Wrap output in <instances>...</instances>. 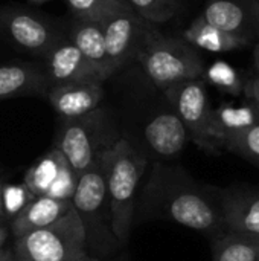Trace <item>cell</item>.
<instances>
[{
    "label": "cell",
    "mask_w": 259,
    "mask_h": 261,
    "mask_svg": "<svg viewBox=\"0 0 259 261\" xmlns=\"http://www.w3.org/2000/svg\"><path fill=\"white\" fill-rule=\"evenodd\" d=\"M143 211L215 239L226 234L221 188L197 182L179 165L154 164L143 191Z\"/></svg>",
    "instance_id": "6da1fadb"
},
{
    "label": "cell",
    "mask_w": 259,
    "mask_h": 261,
    "mask_svg": "<svg viewBox=\"0 0 259 261\" xmlns=\"http://www.w3.org/2000/svg\"><path fill=\"white\" fill-rule=\"evenodd\" d=\"M102 161L111 231L116 240L125 245L134 216L136 190L148 165L147 158L140 150L134 148L128 139L119 138L114 145L104 153Z\"/></svg>",
    "instance_id": "7a4b0ae2"
},
{
    "label": "cell",
    "mask_w": 259,
    "mask_h": 261,
    "mask_svg": "<svg viewBox=\"0 0 259 261\" xmlns=\"http://www.w3.org/2000/svg\"><path fill=\"white\" fill-rule=\"evenodd\" d=\"M136 60L162 92L183 81L203 80L206 69L200 52L194 46L183 38L166 37L151 23L142 32Z\"/></svg>",
    "instance_id": "3957f363"
},
{
    "label": "cell",
    "mask_w": 259,
    "mask_h": 261,
    "mask_svg": "<svg viewBox=\"0 0 259 261\" xmlns=\"http://www.w3.org/2000/svg\"><path fill=\"white\" fill-rule=\"evenodd\" d=\"M119 138L110 113L98 107L84 116L63 119L55 147L78 177L96 165Z\"/></svg>",
    "instance_id": "277c9868"
},
{
    "label": "cell",
    "mask_w": 259,
    "mask_h": 261,
    "mask_svg": "<svg viewBox=\"0 0 259 261\" xmlns=\"http://www.w3.org/2000/svg\"><path fill=\"white\" fill-rule=\"evenodd\" d=\"M72 205L85 232L87 254L89 249L101 254H108L111 243L118 240L111 231L102 159L76 177Z\"/></svg>",
    "instance_id": "5b68a950"
},
{
    "label": "cell",
    "mask_w": 259,
    "mask_h": 261,
    "mask_svg": "<svg viewBox=\"0 0 259 261\" xmlns=\"http://www.w3.org/2000/svg\"><path fill=\"white\" fill-rule=\"evenodd\" d=\"M87 254L85 232L72 206L61 219L17 239L15 261H69Z\"/></svg>",
    "instance_id": "8992f818"
},
{
    "label": "cell",
    "mask_w": 259,
    "mask_h": 261,
    "mask_svg": "<svg viewBox=\"0 0 259 261\" xmlns=\"http://www.w3.org/2000/svg\"><path fill=\"white\" fill-rule=\"evenodd\" d=\"M163 93L186 127L189 141L205 153H221L206 83L203 80H189L165 89Z\"/></svg>",
    "instance_id": "52a82bcc"
},
{
    "label": "cell",
    "mask_w": 259,
    "mask_h": 261,
    "mask_svg": "<svg viewBox=\"0 0 259 261\" xmlns=\"http://www.w3.org/2000/svg\"><path fill=\"white\" fill-rule=\"evenodd\" d=\"M0 31L12 44L38 57H44L63 37L50 21L17 6L0 9Z\"/></svg>",
    "instance_id": "ba28073f"
},
{
    "label": "cell",
    "mask_w": 259,
    "mask_h": 261,
    "mask_svg": "<svg viewBox=\"0 0 259 261\" xmlns=\"http://www.w3.org/2000/svg\"><path fill=\"white\" fill-rule=\"evenodd\" d=\"M23 184L34 197L50 196L72 200L76 176L70 170L63 153L53 145L52 150L26 171Z\"/></svg>",
    "instance_id": "9c48e42d"
},
{
    "label": "cell",
    "mask_w": 259,
    "mask_h": 261,
    "mask_svg": "<svg viewBox=\"0 0 259 261\" xmlns=\"http://www.w3.org/2000/svg\"><path fill=\"white\" fill-rule=\"evenodd\" d=\"M147 24L148 21L133 11L121 12L102 23L105 60L111 76L136 57V49Z\"/></svg>",
    "instance_id": "30bf717a"
},
{
    "label": "cell",
    "mask_w": 259,
    "mask_h": 261,
    "mask_svg": "<svg viewBox=\"0 0 259 261\" xmlns=\"http://www.w3.org/2000/svg\"><path fill=\"white\" fill-rule=\"evenodd\" d=\"M224 231L259 239V187L235 184L221 188Z\"/></svg>",
    "instance_id": "8fae6325"
},
{
    "label": "cell",
    "mask_w": 259,
    "mask_h": 261,
    "mask_svg": "<svg viewBox=\"0 0 259 261\" xmlns=\"http://www.w3.org/2000/svg\"><path fill=\"white\" fill-rule=\"evenodd\" d=\"M44 73L49 86H63L79 81H99L102 83L90 63L84 58L79 49L72 43L67 35H63L44 54Z\"/></svg>",
    "instance_id": "7c38bea8"
},
{
    "label": "cell",
    "mask_w": 259,
    "mask_h": 261,
    "mask_svg": "<svg viewBox=\"0 0 259 261\" xmlns=\"http://www.w3.org/2000/svg\"><path fill=\"white\" fill-rule=\"evenodd\" d=\"M47 98L61 119H75L98 109L104 99V87L99 81H79L53 86Z\"/></svg>",
    "instance_id": "4fadbf2b"
},
{
    "label": "cell",
    "mask_w": 259,
    "mask_h": 261,
    "mask_svg": "<svg viewBox=\"0 0 259 261\" xmlns=\"http://www.w3.org/2000/svg\"><path fill=\"white\" fill-rule=\"evenodd\" d=\"M145 141L150 148L165 159L177 158L189 142V135L177 113L162 112L145 125Z\"/></svg>",
    "instance_id": "5bb4252c"
},
{
    "label": "cell",
    "mask_w": 259,
    "mask_h": 261,
    "mask_svg": "<svg viewBox=\"0 0 259 261\" xmlns=\"http://www.w3.org/2000/svg\"><path fill=\"white\" fill-rule=\"evenodd\" d=\"M72 200L55 199L50 196L34 197L32 202L26 203L12 219L11 228L15 239L52 225L72 210Z\"/></svg>",
    "instance_id": "9a60e30c"
},
{
    "label": "cell",
    "mask_w": 259,
    "mask_h": 261,
    "mask_svg": "<svg viewBox=\"0 0 259 261\" xmlns=\"http://www.w3.org/2000/svg\"><path fill=\"white\" fill-rule=\"evenodd\" d=\"M50 89L41 67L31 63H9L0 66V101L8 98L43 95Z\"/></svg>",
    "instance_id": "2e32d148"
},
{
    "label": "cell",
    "mask_w": 259,
    "mask_h": 261,
    "mask_svg": "<svg viewBox=\"0 0 259 261\" xmlns=\"http://www.w3.org/2000/svg\"><path fill=\"white\" fill-rule=\"evenodd\" d=\"M67 37L79 49L84 58L90 63V66L95 69L98 78L102 83L111 76L105 60L102 23L75 18L70 24V31Z\"/></svg>",
    "instance_id": "e0dca14e"
},
{
    "label": "cell",
    "mask_w": 259,
    "mask_h": 261,
    "mask_svg": "<svg viewBox=\"0 0 259 261\" xmlns=\"http://www.w3.org/2000/svg\"><path fill=\"white\" fill-rule=\"evenodd\" d=\"M198 18L224 32L244 35L247 38L255 35L250 14L243 2L211 0Z\"/></svg>",
    "instance_id": "ac0fdd59"
},
{
    "label": "cell",
    "mask_w": 259,
    "mask_h": 261,
    "mask_svg": "<svg viewBox=\"0 0 259 261\" xmlns=\"http://www.w3.org/2000/svg\"><path fill=\"white\" fill-rule=\"evenodd\" d=\"M214 124L220 147L221 150H224L226 144L232 138L259 124V115L256 109L247 99L240 104L223 102L220 107L214 109Z\"/></svg>",
    "instance_id": "d6986e66"
},
{
    "label": "cell",
    "mask_w": 259,
    "mask_h": 261,
    "mask_svg": "<svg viewBox=\"0 0 259 261\" xmlns=\"http://www.w3.org/2000/svg\"><path fill=\"white\" fill-rule=\"evenodd\" d=\"M183 40L189 43L191 46H194L195 49H203V50L217 52V54L240 50V49L247 47L252 43V38L220 31L202 21L198 17L183 32Z\"/></svg>",
    "instance_id": "ffe728a7"
},
{
    "label": "cell",
    "mask_w": 259,
    "mask_h": 261,
    "mask_svg": "<svg viewBox=\"0 0 259 261\" xmlns=\"http://www.w3.org/2000/svg\"><path fill=\"white\" fill-rule=\"evenodd\" d=\"M212 261H259V239L221 234L211 239Z\"/></svg>",
    "instance_id": "44dd1931"
},
{
    "label": "cell",
    "mask_w": 259,
    "mask_h": 261,
    "mask_svg": "<svg viewBox=\"0 0 259 261\" xmlns=\"http://www.w3.org/2000/svg\"><path fill=\"white\" fill-rule=\"evenodd\" d=\"M78 20L104 23L113 15L131 11L125 0H66Z\"/></svg>",
    "instance_id": "7402d4cb"
},
{
    "label": "cell",
    "mask_w": 259,
    "mask_h": 261,
    "mask_svg": "<svg viewBox=\"0 0 259 261\" xmlns=\"http://www.w3.org/2000/svg\"><path fill=\"white\" fill-rule=\"evenodd\" d=\"M142 20L157 26L172 20L182 6L180 0H125Z\"/></svg>",
    "instance_id": "603a6c76"
},
{
    "label": "cell",
    "mask_w": 259,
    "mask_h": 261,
    "mask_svg": "<svg viewBox=\"0 0 259 261\" xmlns=\"http://www.w3.org/2000/svg\"><path fill=\"white\" fill-rule=\"evenodd\" d=\"M203 81L232 96L243 95L246 83V80L241 78L240 72L226 61H215L208 69H205Z\"/></svg>",
    "instance_id": "cb8c5ba5"
},
{
    "label": "cell",
    "mask_w": 259,
    "mask_h": 261,
    "mask_svg": "<svg viewBox=\"0 0 259 261\" xmlns=\"http://www.w3.org/2000/svg\"><path fill=\"white\" fill-rule=\"evenodd\" d=\"M224 151L235 153L259 168V124L232 138L226 144Z\"/></svg>",
    "instance_id": "d4e9b609"
},
{
    "label": "cell",
    "mask_w": 259,
    "mask_h": 261,
    "mask_svg": "<svg viewBox=\"0 0 259 261\" xmlns=\"http://www.w3.org/2000/svg\"><path fill=\"white\" fill-rule=\"evenodd\" d=\"M243 95L256 109L259 115V76H252V78L246 80Z\"/></svg>",
    "instance_id": "484cf974"
},
{
    "label": "cell",
    "mask_w": 259,
    "mask_h": 261,
    "mask_svg": "<svg viewBox=\"0 0 259 261\" xmlns=\"http://www.w3.org/2000/svg\"><path fill=\"white\" fill-rule=\"evenodd\" d=\"M249 14H250V18H252V23H253V29H255V34L259 35V0H241Z\"/></svg>",
    "instance_id": "4316f807"
},
{
    "label": "cell",
    "mask_w": 259,
    "mask_h": 261,
    "mask_svg": "<svg viewBox=\"0 0 259 261\" xmlns=\"http://www.w3.org/2000/svg\"><path fill=\"white\" fill-rule=\"evenodd\" d=\"M5 217V187L0 182V219L3 220Z\"/></svg>",
    "instance_id": "83f0119b"
},
{
    "label": "cell",
    "mask_w": 259,
    "mask_h": 261,
    "mask_svg": "<svg viewBox=\"0 0 259 261\" xmlns=\"http://www.w3.org/2000/svg\"><path fill=\"white\" fill-rule=\"evenodd\" d=\"M69 261H105V260H101L99 257H93V255H89V254H82V255H79V257H76V258H73V260H69Z\"/></svg>",
    "instance_id": "f1b7e54d"
},
{
    "label": "cell",
    "mask_w": 259,
    "mask_h": 261,
    "mask_svg": "<svg viewBox=\"0 0 259 261\" xmlns=\"http://www.w3.org/2000/svg\"><path fill=\"white\" fill-rule=\"evenodd\" d=\"M0 261H15L11 251H0Z\"/></svg>",
    "instance_id": "f546056e"
},
{
    "label": "cell",
    "mask_w": 259,
    "mask_h": 261,
    "mask_svg": "<svg viewBox=\"0 0 259 261\" xmlns=\"http://www.w3.org/2000/svg\"><path fill=\"white\" fill-rule=\"evenodd\" d=\"M253 57H255V69H256V76H259V41L255 46V50H253Z\"/></svg>",
    "instance_id": "4dcf8cb0"
},
{
    "label": "cell",
    "mask_w": 259,
    "mask_h": 261,
    "mask_svg": "<svg viewBox=\"0 0 259 261\" xmlns=\"http://www.w3.org/2000/svg\"><path fill=\"white\" fill-rule=\"evenodd\" d=\"M6 237H8V232H6V229L0 225V248H2V245L5 243Z\"/></svg>",
    "instance_id": "1f68e13d"
},
{
    "label": "cell",
    "mask_w": 259,
    "mask_h": 261,
    "mask_svg": "<svg viewBox=\"0 0 259 261\" xmlns=\"http://www.w3.org/2000/svg\"><path fill=\"white\" fill-rule=\"evenodd\" d=\"M32 3H46V2H52V0H31Z\"/></svg>",
    "instance_id": "d6a6232c"
},
{
    "label": "cell",
    "mask_w": 259,
    "mask_h": 261,
    "mask_svg": "<svg viewBox=\"0 0 259 261\" xmlns=\"http://www.w3.org/2000/svg\"><path fill=\"white\" fill-rule=\"evenodd\" d=\"M0 225H2V219H0Z\"/></svg>",
    "instance_id": "836d02e7"
}]
</instances>
